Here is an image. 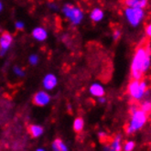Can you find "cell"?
Segmentation results:
<instances>
[{"label": "cell", "mask_w": 151, "mask_h": 151, "mask_svg": "<svg viewBox=\"0 0 151 151\" xmlns=\"http://www.w3.org/2000/svg\"><path fill=\"white\" fill-rule=\"evenodd\" d=\"M119 37H120V32H119L118 30L114 31V40H118V39H119Z\"/></svg>", "instance_id": "7402d4cb"}, {"label": "cell", "mask_w": 151, "mask_h": 151, "mask_svg": "<svg viewBox=\"0 0 151 151\" xmlns=\"http://www.w3.org/2000/svg\"><path fill=\"white\" fill-rule=\"evenodd\" d=\"M140 108H141L142 110H143L144 112H146L147 114H149L150 109H151V104H150V102L147 101V102L143 103V104H142V105H141V107H140Z\"/></svg>", "instance_id": "ac0fdd59"}, {"label": "cell", "mask_w": 151, "mask_h": 151, "mask_svg": "<svg viewBox=\"0 0 151 151\" xmlns=\"http://www.w3.org/2000/svg\"><path fill=\"white\" fill-rule=\"evenodd\" d=\"M126 15L129 22L133 26H137L141 19H143L144 12L141 8H137V7H128L126 9Z\"/></svg>", "instance_id": "277c9868"}, {"label": "cell", "mask_w": 151, "mask_h": 151, "mask_svg": "<svg viewBox=\"0 0 151 151\" xmlns=\"http://www.w3.org/2000/svg\"><path fill=\"white\" fill-rule=\"evenodd\" d=\"M150 29H151V27H150V25H148V26H147V29H146V31H147V37H148V38L150 37V34H151Z\"/></svg>", "instance_id": "cb8c5ba5"}, {"label": "cell", "mask_w": 151, "mask_h": 151, "mask_svg": "<svg viewBox=\"0 0 151 151\" xmlns=\"http://www.w3.org/2000/svg\"><path fill=\"white\" fill-rule=\"evenodd\" d=\"M50 101V95L45 92H39L33 97V104L38 106L47 105Z\"/></svg>", "instance_id": "8992f818"}, {"label": "cell", "mask_w": 151, "mask_h": 151, "mask_svg": "<svg viewBox=\"0 0 151 151\" xmlns=\"http://www.w3.org/2000/svg\"><path fill=\"white\" fill-rule=\"evenodd\" d=\"M29 132L33 137H40L43 134L44 129L39 125H31L29 127Z\"/></svg>", "instance_id": "8fae6325"}, {"label": "cell", "mask_w": 151, "mask_h": 151, "mask_svg": "<svg viewBox=\"0 0 151 151\" xmlns=\"http://www.w3.org/2000/svg\"><path fill=\"white\" fill-rule=\"evenodd\" d=\"M90 92L93 95L97 97H101L104 94V88L100 84H93L92 87L90 88Z\"/></svg>", "instance_id": "5bb4252c"}, {"label": "cell", "mask_w": 151, "mask_h": 151, "mask_svg": "<svg viewBox=\"0 0 151 151\" xmlns=\"http://www.w3.org/2000/svg\"><path fill=\"white\" fill-rule=\"evenodd\" d=\"M68 17L73 24H78V23L81 22V20L83 19V13L81 10L79 9V8L73 7L72 9V11L70 12Z\"/></svg>", "instance_id": "52a82bcc"}, {"label": "cell", "mask_w": 151, "mask_h": 151, "mask_svg": "<svg viewBox=\"0 0 151 151\" xmlns=\"http://www.w3.org/2000/svg\"><path fill=\"white\" fill-rule=\"evenodd\" d=\"M2 9V5H1V3H0V10Z\"/></svg>", "instance_id": "4316f807"}, {"label": "cell", "mask_w": 151, "mask_h": 151, "mask_svg": "<svg viewBox=\"0 0 151 151\" xmlns=\"http://www.w3.org/2000/svg\"><path fill=\"white\" fill-rule=\"evenodd\" d=\"M33 36L38 40H44L47 38V32L42 28H37L33 30Z\"/></svg>", "instance_id": "4fadbf2b"}, {"label": "cell", "mask_w": 151, "mask_h": 151, "mask_svg": "<svg viewBox=\"0 0 151 151\" xmlns=\"http://www.w3.org/2000/svg\"><path fill=\"white\" fill-rule=\"evenodd\" d=\"M147 92V83L143 79L134 80L128 85V93L134 101H138Z\"/></svg>", "instance_id": "3957f363"}, {"label": "cell", "mask_w": 151, "mask_h": 151, "mask_svg": "<svg viewBox=\"0 0 151 151\" xmlns=\"http://www.w3.org/2000/svg\"><path fill=\"white\" fill-rule=\"evenodd\" d=\"M98 137H99V138H100V140H101V141H104V140H105V138H107V137H108L107 134H106V133H105V132H104V131H100V132H98Z\"/></svg>", "instance_id": "d6986e66"}, {"label": "cell", "mask_w": 151, "mask_h": 151, "mask_svg": "<svg viewBox=\"0 0 151 151\" xmlns=\"http://www.w3.org/2000/svg\"><path fill=\"white\" fill-rule=\"evenodd\" d=\"M147 0H126L125 4L129 7H137L142 8L147 6Z\"/></svg>", "instance_id": "30bf717a"}, {"label": "cell", "mask_w": 151, "mask_h": 151, "mask_svg": "<svg viewBox=\"0 0 151 151\" xmlns=\"http://www.w3.org/2000/svg\"><path fill=\"white\" fill-rule=\"evenodd\" d=\"M14 70H15V72H16V73H17V74H19V75H23V72H22L21 70H19V68H17V67H16V68H15Z\"/></svg>", "instance_id": "603a6c76"}, {"label": "cell", "mask_w": 151, "mask_h": 151, "mask_svg": "<svg viewBox=\"0 0 151 151\" xmlns=\"http://www.w3.org/2000/svg\"><path fill=\"white\" fill-rule=\"evenodd\" d=\"M16 27H17V29H23V27H24V25H23L22 22H17V23H16Z\"/></svg>", "instance_id": "44dd1931"}, {"label": "cell", "mask_w": 151, "mask_h": 151, "mask_svg": "<svg viewBox=\"0 0 151 151\" xmlns=\"http://www.w3.org/2000/svg\"><path fill=\"white\" fill-rule=\"evenodd\" d=\"M84 127V121L82 117H77L73 122V129L75 132H81Z\"/></svg>", "instance_id": "9a60e30c"}, {"label": "cell", "mask_w": 151, "mask_h": 151, "mask_svg": "<svg viewBox=\"0 0 151 151\" xmlns=\"http://www.w3.org/2000/svg\"><path fill=\"white\" fill-rule=\"evenodd\" d=\"M99 102H100V103H104V102H105V99H104V98H103V97L101 96L100 98H99Z\"/></svg>", "instance_id": "484cf974"}, {"label": "cell", "mask_w": 151, "mask_h": 151, "mask_svg": "<svg viewBox=\"0 0 151 151\" xmlns=\"http://www.w3.org/2000/svg\"><path fill=\"white\" fill-rule=\"evenodd\" d=\"M136 50L132 63V78L134 80L143 79L144 73L147 70L150 61V41L142 42Z\"/></svg>", "instance_id": "6da1fadb"}, {"label": "cell", "mask_w": 151, "mask_h": 151, "mask_svg": "<svg viewBox=\"0 0 151 151\" xmlns=\"http://www.w3.org/2000/svg\"><path fill=\"white\" fill-rule=\"evenodd\" d=\"M104 17V13L102 10L98 9V8H95V9L93 10L92 14H91V17L93 21H99L103 19Z\"/></svg>", "instance_id": "2e32d148"}, {"label": "cell", "mask_w": 151, "mask_h": 151, "mask_svg": "<svg viewBox=\"0 0 151 151\" xmlns=\"http://www.w3.org/2000/svg\"><path fill=\"white\" fill-rule=\"evenodd\" d=\"M109 149H110V145H104V147H103V151H109Z\"/></svg>", "instance_id": "d4e9b609"}, {"label": "cell", "mask_w": 151, "mask_h": 151, "mask_svg": "<svg viewBox=\"0 0 151 151\" xmlns=\"http://www.w3.org/2000/svg\"><path fill=\"white\" fill-rule=\"evenodd\" d=\"M12 42V37L9 32L5 31L2 33L1 38H0V55H4L6 50L9 48Z\"/></svg>", "instance_id": "5b68a950"}, {"label": "cell", "mask_w": 151, "mask_h": 151, "mask_svg": "<svg viewBox=\"0 0 151 151\" xmlns=\"http://www.w3.org/2000/svg\"><path fill=\"white\" fill-rule=\"evenodd\" d=\"M56 84H57V79L54 75L49 74L44 78L43 85L47 90H51V89H53L56 86Z\"/></svg>", "instance_id": "ba28073f"}, {"label": "cell", "mask_w": 151, "mask_h": 151, "mask_svg": "<svg viewBox=\"0 0 151 151\" xmlns=\"http://www.w3.org/2000/svg\"><path fill=\"white\" fill-rule=\"evenodd\" d=\"M135 146H136V144H135L134 141H132V140L127 141L126 143V145L124 146V150L125 151H132L135 148Z\"/></svg>", "instance_id": "e0dca14e"}, {"label": "cell", "mask_w": 151, "mask_h": 151, "mask_svg": "<svg viewBox=\"0 0 151 151\" xmlns=\"http://www.w3.org/2000/svg\"><path fill=\"white\" fill-rule=\"evenodd\" d=\"M51 147L53 151H69L66 144L60 138H57L52 142Z\"/></svg>", "instance_id": "9c48e42d"}, {"label": "cell", "mask_w": 151, "mask_h": 151, "mask_svg": "<svg viewBox=\"0 0 151 151\" xmlns=\"http://www.w3.org/2000/svg\"><path fill=\"white\" fill-rule=\"evenodd\" d=\"M131 112H132L131 120L126 127V132L127 135H132L135 132L142 129L147 121L148 114H147L141 108H139L137 105L133 104L131 107Z\"/></svg>", "instance_id": "7a4b0ae2"}, {"label": "cell", "mask_w": 151, "mask_h": 151, "mask_svg": "<svg viewBox=\"0 0 151 151\" xmlns=\"http://www.w3.org/2000/svg\"><path fill=\"white\" fill-rule=\"evenodd\" d=\"M29 61L32 63V64H36L37 61H38V57L35 56V55H32L30 58H29Z\"/></svg>", "instance_id": "ffe728a7"}, {"label": "cell", "mask_w": 151, "mask_h": 151, "mask_svg": "<svg viewBox=\"0 0 151 151\" xmlns=\"http://www.w3.org/2000/svg\"><path fill=\"white\" fill-rule=\"evenodd\" d=\"M121 150H122V137L118 135L112 141L109 151H121Z\"/></svg>", "instance_id": "7c38bea8"}]
</instances>
